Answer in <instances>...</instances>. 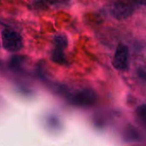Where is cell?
<instances>
[{
	"mask_svg": "<svg viewBox=\"0 0 146 146\" xmlns=\"http://www.w3.org/2000/svg\"><path fill=\"white\" fill-rule=\"evenodd\" d=\"M2 45L9 52H17L22 49L23 40L15 31L5 28L2 31Z\"/></svg>",
	"mask_w": 146,
	"mask_h": 146,
	"instance_id": "cell-1",
	"label": "cell"
},
{
	"mask_svg": "<svg viewBox=\"0 0 146 146\" xmlns=\"http://www.w3.org/2000/svg\"><path fill=\"white\" fill-rule=\"evenodd\" d=\"M110 11L115 19L123 21L133 14L134 8L133 5L122 0H112L110 5Z\"/></svg>",
	"mask_w": 146,
	"mask_h": 146,
	"instance_id": "cell-2",
	"label": "cell"
},
{
	"mask_svg": "<svg viewBox=\"0 0 146 146\" xmlns=\"http://www.w3.org/2000/svg\"><path fill=\"white\" fill-rule=\"evenodd\" d=\"M70 102L77 106H92L97 101V95L92 89L86 88L71 94L69 97Z\"/></svg>",
	"mask_w": 146,
	"mask_h": 146,
	"instance_id": "cell-3",
	"label": "cell"
},
{
	"mask_svg": "<svg viewBox=\"0 0 146 146\" xmlns=\"http://www.w3.org/2000/svg\"><path fill=\"white\" fill-rule=\"evenodd\" d=\"M128 59H129V49L124 44H120L114 55L112 64L114 68L117 70L125 71L128 68Z\"/></svg>",
	"mask_w": 146,
	"mask_h": 146,
	"instance_id": "cell-4",
	"label": "cell"
},
{
	"mask_svg": "<svg viewBox=\"0 0 146 146\" xmlns=\"http://www.w3.org/2000/svg\"><path fill=\"white\" fill-rule=\"evenodd\" d=\"M51 60L60 65H64L67 63V59L64 54V50L61 49V48H57L55 47V49L53 50L52 53H51Z\"/></svg>",
	"mask_w": 146,
	"mask_h": 146,
	"instance_id": "cell-5",
	"label": "cell"
},
{
	"mask_svg": "<svg viewBox=\"0 0 146 146\" xmlns=\"http://www.w3.org/2000/svg\"><path fill=\"white\" fill-rule=\"evenodd\" d=\"M24 62V57L21 56H15L9 61V68L15 71H19L22 68V64Z\"/></svg>",
	"mask_w": 146,
	"mask_h": 146,
	"instance_id": "cell-6",
	"label": "cell"
},
{
	"mask_svg": "<svg viewBox=\"0 0 146 146\" xmlns=\"http://www.w3.org/2000/svg\"><path fill=\"white\" fill-rule=\"evenodd\" d=\"M54 43H55L56 47L64 50L68 46V40L65 34H57L54 38Z\"/></svg>",
	"mask_w": 146,
	"mask_h": 146,
	"instance_id": "cell-7",
	"label": "cell"
},
{
	"mask_svg": "<svg viewBox=\"0 0 146 146\" xmlns=\"http://www.w3.org/2000/svg\"><path fill=\"white\" fill-rule=\"evenodd\" d=\"M127 136L128 139L131 140H135V139H139V133L135 128H131L128 132H127Z\"/></svg>",
	"mask_w": 146,
	"mask_h": 146,
	"instance_id": "cell-8",
	"label": "cell"
},
{
	"mask_svg": "<svg viewBox=\"0 0 146 146\" xmlns=\"http://www.w3.org/2000/svg\"><path fill=\"white\" fill-rule=\"evenodd\" d=\"M139 115L141 117V120L145 122V106L142 105L141 107H139Z\"/></svg>",
	"mask_w": 146,
	"mask_h": 146,
	"instance_id": "cell-9",
	"label": "cell"
},
{
	"mask_svg": "<svg viewBox=\"0 0 146 146\" xmlns=\"http://www.w3.org/2000/svg\"><path fill=\"white\" fill-rule=\"evenodd\" d=\"M133 1L135 2V3H140V4H145V0H133Z\"/></svg>",
	"mask_w": 146,
	"mask_h": 146,
	"instance_id": "cell-10",
	"label": "cell"
}]
</instances>
